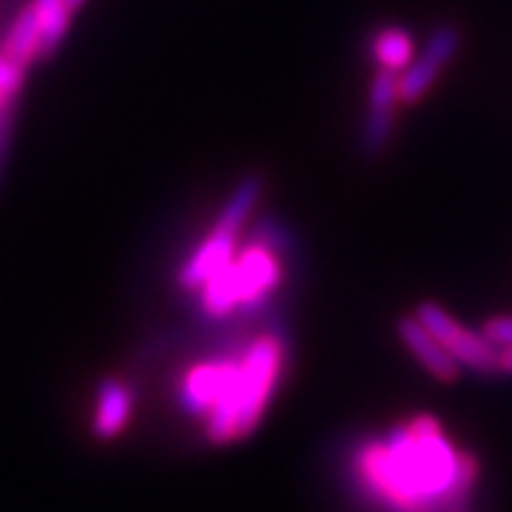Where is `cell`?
<instances>
[{
  "label": "cell",
  "instance_id": "1",
  "mask_svg": "<svg viewBox=\"0 0 512 512\" xmlns=\"http://www.w3.org/2000/svg\"><path fill=\"white\" fill-rule=\"evenodd\" d=\"M358 486L387 512H463L479 463L460 452L434 416H413L369 439L353 458Z\"/></svg>",
  "mask_w": 512,
  "mask_h": 512
},
{
  "label": "cell",
  "instance_id": "2",
  "mask_svg": "<svg viewBox=\"0 0 512 512\" xmlns=\"http://www.w3.org/2000/svg\"><path fill=\"white\" fill-rule=\"evenodd\" d=\"M285 358L288 345L277 332L254 337L246 351L233 358L223 395L204 418V434L212 445H230L254 432L280 382Z\"/></svg>",
  "mask_w": 512,
  "mask_h": 512
},
{
  "label": "cell",
  "instance_id": "3",
  "mask_svg": "<svg viewBox=\"0 0 512 512\" xmlns=\"http://www.w3.org/2000/svg\"><path fill=\"white\" fill-rule=\"evenodd\" d=\"M283 275L285 270L275 238H262L238 251L223 270L199 290V304L204 314L212 319L228 317L236 309H254L275 293L277 285L283 283Z\"/></svg>",
  "mask_w": 512,
  "mask_h": 512
},
{
  "label": "cell",
  "instance_id": "4",
  "mask_svg": "<svg viewBox=\"0 0 512 512\" xmlns=\"http://www.w3.org/2000/svg\"><path fill=\"white\" fill-rule=\"evenodd\" d=\"M413 314L458 361V366L476 371V374H499V348L484 332H473L471 327H465L463 322L452 317L445 306L434 304V301L418 304Z\"/></svg>",
  "mask_w": 512,
  "mask_h": 512
},
{
  "label": "cell",
  "instance_id": "5",
  "mask_svg": "<svg viewBox=\"0 0 512 512\" xmlns=\"http://www.w3.org/2000/svg\"><path fill=\"white\" fill-rule=\"evenodd\" d=\"M463 45V34L455 24H442L429 34V40L424 42V48L418 50V58L400 74V100L405 105L424 100L429 95V89L434 87L452 58L460 53Z\"/></svg>",
  "mask_w": 512,
  "mask_h": 512
},
{
  "label": "cell",
  "instance_id": "6",
  "mask_svg": "<svg viewBox=\"0 0 512 512\" xmlns=\"http://www.w3.org/2000/svg\"><path fill=\"white\" fill-rule=\"evenodd\" d=\"M238 233L241 230L215 217V225L209 230V236H204V241L181 264L178 285L189 290H202L238 254Z\"/></svg>",
  "mask_w": 512,
  "mask_h": 512
},
{
  "label": "cell",
  "instance_id": "7",
  "mask_svg": "<svg viewBox=\"0 0 512 512\" xmlns=\"http://www.w3.org/2000/svg\"><path fill=\"white\" fill-rule=\"evenodd\" d=\"M233 358L236 356L209 358V361L186 369L181 384H178V403L183 411L194 418H202V421L207 418V413L215 408L223 395V387L233 369Z\"/></svg>",
  "mask_w": 512,
  "mask_h": 512
},
{
  "label": "cell",
  "instance_id": "8",
  "mask_svg": "<svg viewBox=\"0 0 512 512\" xmlns=\"http://www.w3.org/2000/svg\"><path fill=\"white\" fill-rule=\"evenodd\" d=\"M398 335L400 340H403L405 348H408V353H411L418 364L424 366L434 379H439V382H455V379H458V361L442 348V343H439L432 332L426 330L416 314H408V317L398 319Z\"/></svg>",
  "mask_w": 512,
  "mask_h": 512
},
{
  "label": "cell",
  "instance_id": "9",
  "mask_svg": "<svg viewBox=\"0 0 512 512\" xmlns=\"http://www.w3.org/2000/svg\"><path fill=\"white\" fill-rule=\"evenodd\" d=\"M134 411V395L123 379L108 377L97 387L95 416H92V432L97 439H115L126 429L128 418Z\"/></svg>",
  "mask_w": 512,
  "mask_h": 512
},
{
  "label": "cell",
  "instance_id": "10",
  "mask_svg": "<svg viewBox=\"0 0 512 512\" xmlns=\"http://www.w3.org/2000/svg\"><path fill=\"white\" fill-rule=\"evenodd\" d=\"M3 53L14 63H19L21 68L32 66L42 55L40 16H37V8L32 3L21 8L16 19L11 21L6 37H3Z\"/></svg>",
  "mask_w": 512,
  "mask_h": 512
},
{
  "label": "cell",
  "instance_id": "11",
  "mask_svg": "<svg viewBox=\"0 0 512 512\" xmlns=\"http://www.w3.org/2000/svg\"><path fill=\"white\" fill-rule=\"evenodd\" d=\"M371 58L379 68H390L403 74L416 58V42L413 34L403 27H384L371 37Z\"/></svg>",
  "mask_w": 512,
  "mask_h": 512
},
{
  "label": "cell",
  "instance_id": "12",
  "mask_svg": "<svg viewBox=\"0 0 512 512\" xmlns=\"http://www.w3.org/2000/svg\"><path fill=\"white\" fill-rule=\"evenodd\" d=\"M32 6L37 8V16H40L42 55H53L61 48L74 11L68 8L66 0H32Z\"/></svg>",
  "mask_w": 512,
  "mask_h": 512
},
{
  "label": "cell",
  "instance_id": "13",
  "mask_svg": "<svg viewBox=\"0 0 512 512\" xmlns=\"http://www.w3.org/2000/svg\"><path fill=\"white\" fill-rule=\"evenodd\" d=\"M392 136H395V110L369 108L366 110V121L361 128V147L369 157L382 155L384 149L390 147Z\"/></svg>",
  "mask_w": 512,
  "mask_h": 512
},
{
  "label": "cell",
  "instance_id": "14",
  "mask_svg": "<svg viewBox=\"0 0 512 512\" xmlns=\"http://www.w3.org/2000/svg\"><path fill=\"white\" fill-rule=\"evenodd\" d=\"M21 84H24V68L0 50V95L14 100L21 92Z\"/></svg>",
  "mask_w": 512,
  "mask_h": 512
},
{
  "label": "cell",
  "instance_id": "15",
  "mask_svg": "<svg viewBox=\"0 0 512 512\" xmlns=\"http://www.w3.org/2000/svg\"><path fill=\"white\" fill-rule=\"evenodd\" d=\"M11 134H14V108H11V102H6V105L0 108V168H3V162H6Z\"/></svg>",
  "mask_w": 512,
  "mask_h": 512
},
{
  "label": "cell",
  "instance_id": "16",
  "mask_svg": "<svg viewBox=\"0 0 512 512\" xmlns=\"http://www.w3.org/2000/svg\"><path fill=\"white\" fill-rule=\"evenodd\" d=\"M499 371L512 374V345L510 348H502V351H499Z\"/></svg>",
  "mask_w": 512,
  "mask_h": 512
},
{
  "label": "cell",
  "instance_id": "17",
  "mask_svg": "<svg viewBox=\"0 0 512 512\" xmlns=\"http://www.w3.org/2000/svg\"><path fill=\"white\" fill-rule=\"evenodd\" d=\"M68 3V8H71V11H79L81 6H84V0H66Z\"/></svg>",
  "mask_w": 512,
  "mask_h": 512
}]
</instances>
